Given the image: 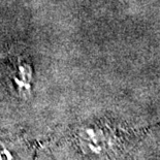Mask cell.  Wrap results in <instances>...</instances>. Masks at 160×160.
<instances>
[{
	"label": "cell",
	"instance_id": "cell-1",
	"mask_svg": "<svg viewBox=\"0 0 160 160\" xmlns=\"http://www.w3.org/2000/svg\"><path fill=\"white\" fill-rule=\"evenodd\" d=\"M0 160H13L11 151L2 144H0Z\"/></svg>",
	"mask_w": 160,
	"mask_h": 160
}]
</instances>
